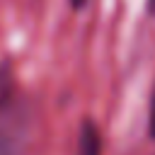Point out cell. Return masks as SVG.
I'll list each match as a JSON object with an SVG mask.
<instances>
[{
	"label": "cell",
	"instance_id": "6da1fadb",
	"mask_svg": "<svg viewBox=\"0 0 155 155\" xmlns=\"http://www.w3.org/2000/svg\"><path fill=\"white\" fill-rule=\"evenodd\" d=\"M78 155H102V136L92 121H85L78 136Z\"/></svg>",
	"mask_w": 155,
	"mask_h": 155
},
{
	"label": "cell",
	"instance_id": "7a4b0ae2",
	"mask_svg": "<svg viewBox=\"0 0 155 155\" xmlns=\"http://www.w3.org/2000/svg\"><path fill=\"white\" fill-rule=\"evenodd\" d=\"M12 92H15V75H12V68H10V63H0V111L10 104Z\"/></svg>",
	"mask_w": 155,
	"mask_h": 155
},
{
	"label": "cell",
	"instance_id": "3957f363",
	"mask_svg": "<svg viewBox=\"0 0 155 155\" xmlns=\"http://www.w3.org/2000/svg\"><path fill=\"white\" fill-rule=\"evenodd\" d=\"M15 153V140L10 138L7 131H0V155H12Z\"/></svg>",
	"mask_w": 155,
	"mask_h": 155
},
{
	"label": "cell",
	"instance_id": "277c9868",
	"mask_svg": "<svg viewBox=\"0 0 155 155\" xmlns=\"http://www.w3.org/2000/svg\"><path fill=\"white\" fill-rule=\"evenodd\" d=\"M148 131L155 140V90H153V99H150V114H148Z\"/></svg>",
	"mask_w": 155,
	"mask_h": 155
},
{
	"label": "cell",
	"instance_id": "5b68a950",
	"mask_svg": "<svg viewBox=\"0 0 155 155\" xmlns=\"http://www.w3.org/2000/svg\"><path fill=\"white\" fill-rule=\"evenodd\" d=\"M70 5H73V10H80L85 5V0H70Z\"/></svg>",
	"mask_w": 155,
	"mask_h": 155
},
{
	"label": "cell",
	"instance_id": "8992f818",
	"mask_svg": "<svg viewBox=\"0 0 155 155\" xmlns=\"http://www.w3.org/2000/svg\"><path fill=\"white\" fill-rule=\"evenodd\" d=\"M148 12L155 15V0H148Z\"/></svg>",
	"mask_w": 155,
	"mask_h": 155
}]
</instances>
